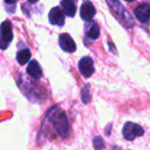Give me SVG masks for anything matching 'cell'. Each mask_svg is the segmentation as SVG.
<instances>
[{"mask_svg":"<svg viewBox=\"0 0 150 150\" xmlns=\"http://www.w3.org/2000/svg\"><path fill=\"white\" fill-rule=\"evenodd\" d=\"M50 121L54 125L57 134L62 138H67L69 135V125L68 120L64 112L60 110H52L50 114Z\"/></svg>","mask_w":150,"mask_h":150,"instance_id":"obj_1","label":"cell"},{"mask_svg":"<svg viewBox=\"0 0 150 150\" xmlns=\"http://www.w3.org/2000/svg\"><path fill=\"white\" fill-rule=\"evenodd\" d=\"M13 26L9 21H4L0 25V48L6 50L13 40Z\"/></svg>","mask_w":150,"mask_h":150,"instance_id":"obj_2","label":"cell"},{"mask_svg":"<svg viewBox=\"0 0 150 150\" xmlns=\"http://www.w3.org/2000/svg\"><path fill=\"white\" fill-rule=\"evenodd\" d=\"M123 137L129 141H133L137 137H140L144 134V129L141 125L134 122H127L122 129Z\"/></svg>","mask_w":150,"mask_h":150,"instance_id":"obj_3","label":"cell"},{"mask_svg":"<svg viewBox=\"0 0 150 150\" xmlns=\"http://www.w3.org/2000/svg\"><path fill=\"white\" fill-rule=\"evenodd\" d=\"M78 69L84 77H90L94 73V61L91 57H84L78 63Z\"/></svg>","mask_w":150,"mask_h":150,"instance_id":"obj_4","label":"cell"},{"mask_svg":"<svg viewBox=\"0 0 150 150\" xmlns=\"http://www.w3.org/2000/svg\"><path fill=\"white\" fill-rule=\"evenodd\" d=\"M96 15V8L92 4L91 1L86 0L81 5V8H80V17L83 21L90 22L93 20V18Z\"/></svg>","mask_w":150,"mask_h":150,"instance_id":"obj_5","label":"cell"},{"mask_svg":"<svg viewBox=\"0 0 150 150\" xmlns=\"http://www.w3.org/2000/svg\"><path fill=\"white\" fill-rule=\"evenodd\" d=\"M59 43L60 46L64 52H73L76 50V44H75L74 40L71 38V36L67 33H64L60 35L59 37Z\"/></svg>","mask_w":150,"mask_h":150,"instance_id":"obj_6","label":"cell"},{"mask_svg":"<svg viewBox=\"0 0 150 150\" xmlns=\"http://www.w3.org/2000/svg\"><path fill=\"white\" fill-rule=\"evenodd\" d=\"M135 16L141 23H147L150 18V5L148 3L139 4L135 8Z\"/></svg>","mask_w":150,"mask_h":150,"instance_id":"obj_7","label":"cell"},{"mask_svg":"<svg viewBox=\"0 0 150 150\" xmlns=\"http://www.w3.org/2000/svg\"><path fill=\"white\" fill-rule=\"evenodd\" d=\"M48 20H50V23L52 24V25L63 26L65 23L64 11H63L60 7H54V8L50 11Z\"/></svg>","mask_w":150,"mask_h":150,"instance_id":"obj_8","label":"cell"},{"mask_svg":"<svg viewBox=\"0 0 150 150\" xmlns=\"http://www.w3.org/2000/svg\"><path fill=\"white\" fill-rule=\"evenodd\" d=\"M61 5L63 7V11L67 17L73 18L76 13V0H62Z\"/></svg>","mask_w":150,"mask_h":150,"instance_id":"obj_9","label":"cell"},{"mask_svg":"<svg viewBox=\"0 0 150 150\" xmlns=\"http://www.w3.org/2000/svg\"><path fill=\"white\" fill-rule=\"evenodd\" d=\"M27 73L34 79H39L42 76V69L37 61L33 60L29 63L27 67Z\"/></svg>","mask_w":150,"mask_h":150,"instance_id":"obj_10","label":"cell"},{"mask_svg":"<svg viewBox=\"0 0 150 150\" xmlns=\"http://www.w3.org/2000/svg\"><path fill=\"white\" fill-rule=\"evenodd\" d=\"M86 36L88 39L95 40L100 36V28L96 23H94L93 21H90V24L86 25Z\"/></svg>","mask_w":150,"mask_h":150,"instance_id":"obj_11","label":"cell"},{"mask_svg":"<svg viewBox=\"0 0 150 150\" xmlns=\"http://www.w3.org/2000/svg\"><path fill=\"white\" fill-rule=\"evenodd\" d=\"M30 59H31V52H30L29 48L22 50L21 52H19L17 54V60L20 65H25L26 63L29 62Z\"/></svg>","mask_w":150,"mask_h":150,"instance_id":"obj_12","label":"cell"},{"mask_svg":"<svg viewBox=\"0 0 150 150\" xmlns=\"http://www.w3.org/2000/svg\"><path fill=\"white\" fill-rule=\"evenodd\" d=\"M81 99H82V102L88 104L91 100V95L88 94V86H84V88H82L81 91Z\"/></svg>","mask_w":150,"mask_h":150,"instance_id":"obj_13","label":"cell"},{"mask_svg":"<svg viewBox=\"0 0 150 150\" xmlns=\"http://www.w3.org/2000/svg\"><path fill=\"white\" fill-rule=\"evenodd\" d=\"M94 147L96 149H102V148L105 147L104 145V141L101 137H96L94 140Z\"/></svg>","mask_w":150,"mask_h":150,"instance_id":"obj_14","label":"cell"},{"mask_svg":"<svg viewBox=\"0 0 150 150\" xmlns=\"http://www.w3.org/2000/svg\"><path fill=\"white\" fill-rule=\"evenodd\" d=\"M4 1H5L6 4H15L18 0H4Z\"/></svg>","mask_w":150,"mask_h":150,"instance_id":"obj_15","label":"cell"},{"mask_svg":"<svg viewBox=\"0 0 150 150\" xmlns=\"http://www.w3.org/2000/svg\"><path fill=\"white\" fill-rule=\"evenodd\" d=\"M37 1L38 0H28V2H30V3H36Z\"/></svg>","mask_w":150,"mask_h":150,"instance_id":"obj_16","label":"cell"},{"mask_svg":"<svg viewBox=\"0 0 150 150\" xmlns=\"http://www.w3.org/2000/svg\"><path fill=\"white\" fill-rule=\"evenodd\" d=\"M125 1H127V2H132V1H135V0H125Z\"/></svg>","mask_w":150,"mask_h":150,"instance_id":"obj_17","label":"cell"}]
</instances>
